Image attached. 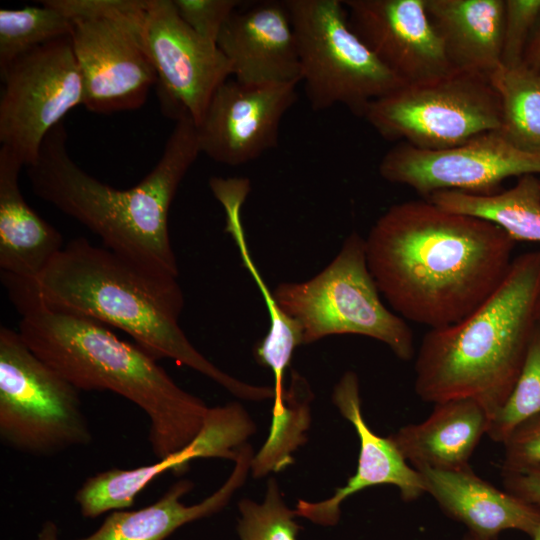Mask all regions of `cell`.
I'll list each match as a JSON object with an SVG mask.
<instances>
[{
    "mask_svg": "<svg viewBox=\"0 0 540 540\" xmlns=\"http://www.w3.org/2000/svg\"><path fill=\"white\" fill-rule=\"evenodd\" d=\"M515 241L481 218L427 199L390 206L365 238L368 268L392 309L430 327L453 325L504 280Z\"/></svg>",
    "mask_w": 540,
    "mask_h": 540,
    "instance_id": "obj_1",
    "label": "cell"
},
{
    "mask_svg": "<svg viewBox=\"0 0 540 540\" xmlns=\"http://www.w3.org/2000/svg\"><path fill=\"white\" fill-rule=\"evenodd\" d=\"M1 279L29 348L79 391H110L142 409L157 460L197 436L210 407L182 389L155 358L101 322L46 305L30 282Z\"/></svg>",
    "mask_w": 540,
    "mask_h": 540,
    "instance_id": "obj_2",
    "label": "cell"
},
{
    "mask_svg": "<svg viewBox=\"0 0 540 540\" xmlns=\"http://www.w3.org/2000/svg\"><path fill=\"white\" fill-rule=\"evenodd\" d=\"M66 140L61 122L26 166L33 192L99 236L118 256L149 273L178 278L168 215L179 185L201 154L194 122H175L157 164L128 189L114 188L82 170L71 159Z\"/></svg>",
    "mask_w": 540,
    "mask_h": 540,
    "instance_id": "obj_3",
    "label": "cell"
},
{
    "mask_svg": "<svg viewBox=\"0 0 540 540\" xmlns=\"http://www.w3.org/2000/svg\"><path fill=\"white\" fill-rule=\"evenodd\" d=\"M30 284L46 305L116 327L156 360H174L240 399L274 397L271 386L234 378L192 345L179 324L184 297L177 278L149 273L79 237L65 245Z\"/></svg>",
    "mask_w": 540,
    "mask_h": 540,
    "instance_id": "obj_4",
    "label": "cell"
},
{
    "mask_svg": "<svg viewBox=\"0 0 540 540\" xmlns=\"http://www.w3.org/2000/svg\"><path fill=\"white\" fill-rule=\"evenodd\" d=\"M540 250L513 258L499 287L463 320L430 329L415 360L414 389L439 403L471 398L490 419L509 397L538 323Z\"/></svg>",
    "mask_w": 540,
    "mask_h": 540,
    "instance_id": "obj_5",
    "label": "cell"
},
{
    "mask_svg": "<svg viewBox=\"0 0 540 540\" xmlns=\"http://www.w3.org/2000/svg\"><path fill=\"white\" fill-rule=\"evenodd\" d=\"M47 1L70 20L83 106L102 114L140 108L157 82L145 35L148 0Z\"/></svg>",
    "mask_w": 540,
    "mask_h": 540,
    "instance_id": "obj_6",
    "label": "cell"
},
{
    "mask_svg": "<svg viewBox=\"0 0 540 540\" xmlns=\"http://www.w3.org/2000/svg\"><path fill=\"white\" fill-rule=\"evenodd\" d=\"M273 295L299 326L303 344L353 334L384 343L400 360L414 356L412 330L383 304L368 268L365 238L357 232L344 240L335 258L317 275L303 282L280 283Z\"/></svg>",
    "mask_w": 540,
    "mask_h": 540,
    "instance_id": "obj_7",
    "label": "cell"
},
{
    "mask_svg": "<svg viewBox=\"0 0 540 540\" xmlns=\"http://www.w3.org/2000/svg\"><path fill=\"white\" fill-rule=\"evenodd\" d=\"M310 107L336 105L363 117L374 100L404 84L357 36L342 0H285Z\"/></svg>",
    "mask_w": 540,
    "mask_h": 540,
    "instance_id": "obj_8",
    "label": "cell"
},
{
    "mask_svg": "<svg viewBox=\"0 0 540 540\" xmlns=\"http://www.w3.org/2000/svg\"><path fill=\"white\" fill-rule=\"evenodd\" d=\"M363 118L387 141L443 150L500 130L502 112L489 76L452 68L404 83L371 102Z\"/></svg>",
    "mask_w": 540,
    "mask_h": 540,
    "instance_id": "obj_9",
    "label": "cell"
},
{
    "mask_svg": "<svg viewBox=\"0 0 540 540\" xmlns=\"http://www.w3.org/2000/svg\"><path fill=\"white\" fill-rule=\"evenodd\" d=\"M0 438L13 450L42 457L93 440L80 391L5 326L0 327Z\"/></svg>",
    "mask_w": 540,
    "mask_h": 540,
    "instance_id": "obj_10",
    "label": "cell"
},
{
    "mask_svg": "<svg viewBox=\"0 0 540 540\" xmlns=\"http://www.w3.org/2000/svg\"><path fill=\"white\" fill-rule=\"evenodd\" d=\"M0 75V143L26 167L37 159L49 131L83 105V80L70 37L35 48Z\"/></svg>",
    "mask_w": 540,
    "mask_h": 540,
    "instance_id": "obj_11",
    "label": "cell"
},
{
    "mask_svg": "<svg viewBox=\"0 0 540 540\" xmlns=\"http://www.w3.org/2000/svg\"><path fill=\"white\" fill-rule=\"evenodd\" d=\"M378 170L384 180L407 186L424 199L446 190L492 194L509 177L540 174V152L517 147L497 130L443 150L397 143Z\"/></svg>",
    "mask_w": 540,
    "mask_h": 540,
    "instance_id": "obj_12",
    "label": "cell"
},
{
    "mask_svg": "<svg viewBox=\"0 0 540 540\" xmlns=\"http://www.w3.org/2000/svg\"><path fill=\"white\" fill-rule=\"evenodd\" d=\"M145 35L163 114L198 126L217 89L232 76L230 62L181 19L172 0H148Z\"/></svg>",
    "mask_w": 540,
    "mask_h": 540,
    "instance_id": "obj_13",
    "label": "cell"
},
{
    "mask_svg": "<svg viewBox=\"0 0 540 540\" xmlns=\"http://www.w3.org/2000/svg\"><path fill=\"white\" fill-rule=\"evenodd\" d=\"M298 84L225 81L196 126L200 152L217 163L236 167L276 147L281 121L297 101Z\"/></svg>",
    "mask_w": 540,
    "mask_h": 540,
    "instance_id": "obj_14",
    "label": "cell"
},
{
    "mask_svg": "<svg viewBox=\"0 0 540 540\" xmlns=\"http://www.w3.org/2000/svg\"><path fill=\"white\" fill-rule=\"evenodd\" d=\"M255 432V423L240 403L212 407L202 429L186 447L152 465L98 472L82 483L75 493V502L81 515L91 519L127 509L141 491L169 470L181 474L191 461L199 458L235 461L239 449Z\"/></svg>",
    "mask_w": 540,
    "mask_h": 540,
    "instance_id": "obj_15",
    "label": "cell"
},
{
    "mask_svg": "<svg viewBox=\"0 0 540 540\" xmlns=\"http://www.w3.org/2000/svg\"><path fill=\"white\" fill-rule=\"evenodd\" d=\"M351 28L404 83L452 69L425 0H343Z\"/></svg>",
    "mask_w": 540,
    "mask_h": 540,
    "instance_id": "obj_16",
    "label": "cell"
},
{
    "mask_svg": "<svg viewBox=\"0 0 540 540\" xmlns=\"http://www.w3.org/2000/svg\"><path fill=\"white\" fill-rule=\"evenodd\" d=\"M332 401L340 414L355 428L360 441L356 472L347 483L322 501L298 499L294 509L298 517L331 527L340 519V506L348 497L363 489L389 484L398 488L405 502L425 493L420 473L401 455L390 437L375 434L365 422L361 411L360 385L355 372H345L335 385Z\"/></svg>",
    "mask_w": 540,
    "mask_h": 540,
    "instance_id": "obj_17",
    "label": "cell"
},
{
    "mask_svg": "<svg viewBox=\"0 0 540 540\" xmlns=\"http://www.w3.org/2000/svg\"><path fill=\"white\" fill-rule=\"evenodd\" d=\"M240 7L217 41L234 79L248 85L300 83L297 39L285 2L267 0Z\"/></svg>",
    "mask_w": 540,
    "mask_h": 540,
    "instance_id": "obj_18",
    "label": "cell"
},
{
    "mask_svg": "<svg viewBox=\"0 0 540 540\" xmlns=\"http://www.w3.org/2000/svg\"><path fill=\"white\" fill-rule=\"evenodd\" d=\"M425 493L442 511L464 524L480 540H494L502 531L518 530L532 538L540 527V507L497 487L466 466L459 469H416Z\"/></svg>",
    "mask_w": 540,
    "mask_h": 540,
    "instance_id": "obj_19",
    "label": "cell"
},
{
    "mask_svg": "<svg viewBox=\"0 0 540 540\" xmlns=\"http://www.w3.org/2000/svg\"><path fill=\"white\" fill-rule=\"evenodd\" d=\"M253 456L250 444L243 445L226 481L196 504L186 505L182 501L194 488V483L180 479L144 508L110 512L93 533L77 540H166L182 526L222 511L246 481Z\"/></svg>",
    "mask_w": 540,
    "mask_h": 540,
    "instance_id": "obj_20",
    "label": "cell"
},
{
    "mask_svg": "<svg viewBox=\"0 0 540 540\" xmlns=\"http://www.w3.org/2000/svg\"><path fill=\"white\" fill-rule=\"evenodd\" d=\"M23 166L0 147V270L1 276L32 282L64 245L61 233L25 201L19 187Z\"/></svg>",
    "mask_w": 540,
    "mask_h": 540,
    "instance_id": "obj_21",
    "label": "cell"
},
{
    "mask_svg": "<svg viewBox=\"0 0 540 540\" xmlns=\"http://www.w3.org/2000/svg\"><path fill=\"white\" fill-rule=\"evenodd\" d=\"M489 423L487 411L476 400L451 399L434 404L425 420L407 424L389 437L415 469H459L469 466Z\"/></svg>",
    "mask_w": 540,
    "mask_h": 540,
    "instance_id": "obj_22",
    "label": "cell"
},
{
    "mask_svg": "<svg viewBox=\"0 0 540 540\" xmlns=\"http://www.w3.org/2000/svg\"><path fill=\"white\" fill-rule=\"evenodd\" d=\"M452 68L489 76L501 65L505 0H425Z\"/></svg>",
    "mask_w": 540,
    "mask_h": 540,
    "instance_id": "obj_23",
    "label": "cell"
},
{
    "mask_svg": "<svg viewBox=\"0 0 540 540\" xmlns=\"http://www.w3.org/2000/svg\"><path fill=\"white\" fill-rule=\"evenodd\" d=\"M211 191L222 204L226 214V231L232 236L247 271L255 281L269 314V330L255 348L257 362L269 368L274 376L273 390L281 396L285 390L284 379L295 349L303 344L297 323L287 316L277 304L273 292L265 283L248 249L241 222V207L250 192V182L245 178L213 177Z\"/></svg>",
    "mask_w": 540,
    "mask_h": 540,
    "instance_id": "obj_24",
    "label": "cell"
},
{
    "mask_svg": "<svg viewBox=\"0 0 540 540\" xmlns=\"http://www.w3.org/2000/svg\"><path fill=\"white\" fill-rule=\"evenodd\" d=\"M438 207L489 221L515 242L540 243V178L520 176L509 189L492 194L438 191L426 198Z\"/></svg>",
    "mask_w": 540,
    "mask_h": 540,
    "instance_id": "obj_25",
    "label": "cell"
},
{
    "mask_svg": "<svg viewBox=\"0 0 540 540\" xmlns=\"http://www.w3.org/2000/svg\"><path fill=\"white\" fill-rule=\"evenodd\" d=\"M489 79L499 95V132L519 148L540 152V76L524 65L498 66Z\"/></svg>",
    "mask_w": 540,
    "mask_h": 540,
    "instance_id": "obj_26",
    "label": "cell"
},
{
    "mask_svg": "<svg viewBox=\"0 0 540 540\" xmlns=\"http://www.w3.org/2000/svg\"><path fill=\"white\" fill-rule=\"evenodd\" d=\"M41 3L0 10V74L35 48L70 35L69 18L47 0Z\"/></svg>",
    "mask_w": 540,
    "mask_h": 540,
    "instance_id": "obj_27",
    "label": "cell"
},
{
    "mask_svg": "<svg viewBox=\"0 0 540 540\" xmlns=\"http://www.w3.org/2000/svg\"><path fill=\"white\" fill-rule=\"evenodd\" d=\"M540 413V322L531 337L527 353L509 397L491 417L487 434L503 443L513 429Z\"/></svg>",
    "mask_w": 540,
    "mask_h": 540,
    "instance_id": "obj_28",
    "label": "cell"
},
{
    "mask_svg": "<svg viewBox=\"0 0 540 540\" xmlns=\"http://www.w3.org/2000/svg\"><path fill=\"white\" fill-rule=\"evenodd\" d=\"M238 509L236 530L240 540H297L302 529L294 509L284 502L275 478L267 481L262 503L243 498Z\"/></svg>",
    "mask_w": 540,
    "mask_h": 540,
    "instance_id": "obj_29",
    "label": "cell"
},
{
    "mask_svg": "<svg viewBox=\"0 0 540 540\" xmlns=\"http://www.w3.org/2000/svg\"><path fill=\"white\" fill-rule=\"evenodd\" d=\"M540 16V0H505L501 65L522 64L524 51Z\"/></svg>",
    "mask_w": 540,
    "mask_h": 540,
    "instance_id": "obj_30",
    "label": "cell"
},
{
    "mask_svg": "<svg viewBox=\"0 0 540 540\" xmlns=\"http://www.w3.org/2000/svg\"><path fill=\"white\" fill-rule=\"evenodd\" d=\"M181 19L200 37L217 44L231 15L242 5L239 0H172Z\"/></svg>",
    "mask_w": 540,
    "mask_h": 540,
    "instance_id": "obj_31",
    "label": "cell"
},
{
    "mask_svg": "<svg viewBox=\"0 0 540 540\" xmlns=\"http://www.w3.org/2000/svg\"><path fill=\"white\" fill-rule=\"evenodd\" d=\"M502 444V473L540 466V413L516 426Z\"/></svg>",
    "mask_w": 540,
    "mask_h": 540,
    "instance_id": "obj_32",
    "label": "cell"
},
{
    "mask_svg": "<svg viewBox=\"0 0 540 540\" xmlns=\"http://www.w3.org/2000/svg\"><path fill=\"white\" fill-rule=\"evenodd\" d=\"M506 491L540 507V466L502 473Z\"/></svg>",
    "mask_w": 540,
    "mask_h": 540,
    "instance_id": "obj_33",
    "label": "cell"
},
{
    "mask_svg": "<svg viewBox=\"0 0 540 540\" xmlns=\"http://www.w3.org/2000/svg\"><path fill=\"white\" fill-rule=\"evenodd\" d=\"M522 65L540 76V16L526 45Z\"/></svg>",
    "mask_w": 540,
    "mask_h": 540,
    "instance_id": "obj_34",
    "label": "cell"
},
{
    "mask_svg": "<svg viewBox=\"0 0 540 540\" xmlns=\"http://www.w3.org/2000/svg\"><path fill=\"white\" fill-rule=\"evenodd\" d=\"M34 540H60L57 524L53 520L44 521Z\"/></svg>",
    "mask_w": 540,
    "mask_h": 540,
    "instance_id": "obj_35",
    "label": "cell"
},
{
    "mask_svg": "<svg viewBox=\"0 0 540 540\" xmlns=\"http://www.w3.org/2000/svg\"><path fill=\"white\" fill-rule=\"evenodd\" d=\"M532 540H540V527L538 529V531L536 532V534L531 538ZM462 540H480L474 536H472L471 534L467 533Z\"/></svg>",
    "mask_w": 540,
    "mask_h": 540,
    "instance_id": "obj_36",
    "label": "cell"
},
{
    "mask_svg": "<svg viewBox=\"0 0 540 540\" xmlns=\"http://www.w3.org/2000/svg\"><path fill=\"white\" fill-rule=\"evenodd\" d=\"M537 321L540 322V298L537 305Z\"/></svg>",
    "mask_w": 540,
    "mask_h": 540,
    "instance_id": "obj_37",
    "label": "cell"
}]
</instances>
